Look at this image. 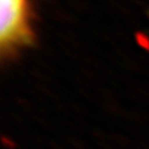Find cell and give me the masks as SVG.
I'll use <instances>...</instances> for the list:
<instances>
[{
    "instance_id": "cell-1",
    "label": "cell",
    "mask_w": 149,
    "mask_h": 149,
    "mask_svg": "<svg viewBox=\"0 0 149 149\" xmlns=\"http://www.w3.org/2000/svg\"><path fill=\"white\" fill-rule=\"evenodd\" d=\"M32 40L29 0H0V47L11 54Z\"/></svg>"
}]
</instances>
